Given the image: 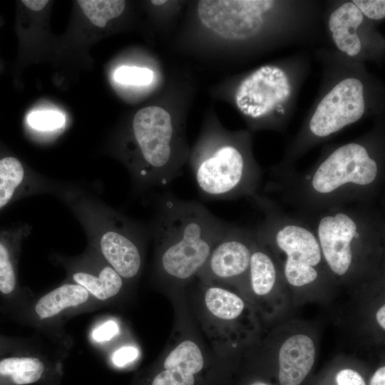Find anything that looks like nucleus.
Listing matches in <instances>:
<instances>
[{"label":"nucleus","instance_id":"obj_14","mask_svg":"<svg viewBox=\"0 0 385 385\" xmlns=\"http://www.w3.org/2000/svg\"><path fill=\"white\" fill-rule=\"evenodd\" d=\"M88 292L77 284H63L41 297L35 305L36 315L41 319L53 317L63 310L86 303Z\"/></svg>","mask_w":385,"mask_h":385},{"label":"nucleus","instance_id":"obj_25","mask_svg":"<svg viewBox=\"0 0 385 385\" xmlns=\"http://www.w3.org/2000/svg\"><path fill=\"white\" fill-rule=\"evenodd\" d=\"M119 331L118 325L113 320H109L98 327L93 332V338L98 342L108 341L114 337Z\"/></svg>","mask_w":385,"mask_h":385},{"label":"nucleus","instance_id":"obj_21","mask_svg":"<svg viewBox=\"0 0 385 385\" xmlns=\"http://www.w3.org/2000/svg\"><path fill=\"white\" fill-rule=\"evenodd\" d=\"M113 77L120 83L144 86L152 83L154 73L148 68L122 66L115 71Z\"/></svg>","mask_w":385,"mask_h":385},{"label":"nucleus","instance_id":"obj_23","mask_svg":"<svg viewBox=\"0 0 385 385\" xmlns=\"http://www.w3.org/2000/svg\"><path fill=\"white\" fill-rule=\"evenodd\" d=\"M354 4L363 15L374 19H382L385 16V1L384 0H354Z\"/></svg>","mask_w":385,"mask_h":385},{"label":"nucleus","instance_id":"obj_2","mask_svg":"<svg viewBox=\"0 0 385 385\" xmlns=\"http://www.w3.org/2000/svg\"><path fill=\"white\" fill-rule=\"evenodd\" d=\"M230 225L197 201L183 200L171 192L161 195L148 231L159 252L162 274L178 281L192 277Z\"/></svg>","mask_w":385,"mask_h":385},{"label":"nucleus","instance_id":"obj_1","mask_svg":"<svg viewBox=\"0 0 385 385\" xmlns=\"http://www.w3.org/2000/svg\"><path fill=\"white\" fill-rule=\"evenodd\" d=\"M270 185L300 215L376 202L382 193L384 168L359 143L341 145L304 173L287 172Z\"/></svg>","mask_w":385,"mask_h":385},{"label":"nucleus","instance_id":"obj_3","mask_svg":"<svg viewBox=\"0 0 385 385\" xmlns=\"http://www.w3.org/2000/svg\"><path fill=\"white\" fill-rule=\"evenodd\" d=\"M300 215L314 231L329 270L339 277L349 272L357 252L377 250L384 238V210L377 202Z\"/></svg>","mask_w":385,"mask_h":385},{"label":"nucleus","instance_id":"obj_19","mask_svg":"<svg viewBox=\"0 0 385 385\" xmlns=\"http://www.w3.org/2000/svg\"><path fill=\"white\" fill-rule=\"evenodd\" d=\"M25 176L24 167L19 159L13 156L0 158V210L14 199Z\"/></svg>","mask_w":385,"mask_h":385},{"label":"nucleus","instance_id":"obj_12","mask_svg":"<svg viewBox=\"0 0 385 385\" xmlns=\"http://www.w3.org/2000/svg\"><path fill=\"white\" fill-rule=\"evenodd\" d=\"M363 21V14L352 2L337 8L330 16L329 30L339 50L350 56L357 55L361 50V41L356 29Z\"/></svg>","mask_w":385,"mask_h":385},{"label":"nucleus","instance_id":"obj_15","mask_svg":"<svg viewBox=\"0 0 385 385\" xmlns=\"http://www.w3.org/2000/svg\"><path fill=\"white\" fill-rule=\"evenodd\" d=\"M21 230L12 228L0 230V293L11 295L17 285L16 252Z\"/></svg>","mask_w":385,"mask_h":385},{"label":"nucleus","instance_id":"obj_20","mask_svg":"<svg viewBox=\"0 0 385 385\" xmlns=\"http://www.w3.org/2000/svg\"><path fill=\"white\" fill-rule=\"evenodd\" d=\"M77 3L91 22L101 28L119 16L125 6V1L120 0H78Z\"/></svg>","mask_w":385,"mask_h":385},{"label":"nucleus","instance_id":"obj_4","mask_svg":"<svg viewBox=\"0 0 385 385\" xmlns=\"http://www.w3.org/2000/svg\"><path fill=\"white\" fill-rule=\"evenodd\" d=\"M132 130L139 160L132 177L140 190L169 185L181 175L183 162L175 155V130L170 115L158 106H148L135 115Z\"/></svg>","mask_w":385,"mask_h":385},{"label":"nucleus","instance_id":"obj_7","mask_svg":"<svg viewBox=\"0 0 385 385\" xmlns=\"http://www.w3.org/2000/svg\"><path fill=\"white\" fill-rule=\"evenodd\" d=\"M364 109L362 83L346 78L320 101L309 121V131L315 137L326 138L359 120Z\"/></svg>","mask_w":385,"mask_h":385},{"label":"nucleus","instance_id":"obj_17","mask_svg":"<svg viewBox=\"0 0 385 385\" xmlns=\"http://www.w3.org/2000/svg\"><path fill=\"white\" fill-rule=\"evenodd\" d=\"M255 237L249 266L250 279L254 292L258 295H265L268 294L275 284L277 270L274 261L270 255L261 248L255 235Z\"/></svg>","mask_w":385,"mask_h":385},{"label":"nucleus","instance_id":"obj_13","mask_svg":"<svg viewBox=\"0 0 385 385\" xmlns=\"http://www.w3.org/2000/svg\"><path fill=\"white\" fill-rule=\"evenodd\" d=\"M45 364L34 356H9L0 359V385H32L43 380Z\"/></svg>","mask_w":385,"mask_h":385},{"label":"nucleus","instance_id":"obj_27","mask_svg":"<svg viewBox=\"0 0 385 385\" xmlns=\"http://www.w3.org/2000/svg\"><path fill=\"white\" fill-rule=\"evenodd\" d=\"M21 2L29 9L38 11L42 10L48 4V1L44 0H24Z\"/></svg>","mask_w":385,"mask_h":385},{"label":"nucleus","instance_id":"obj_6","mask_svg":"<svg viewBox=\"0 0 385 385\" xmlns=\"http://www.w3.org/2000/svg\"><path fill=\"white\" fill-rule=\"evenodd\" d=\"M273 1L202 0L197 13L201 22L216 34L227 39H245L254 36L263 24L262 14Z\"/></svg>","mask_w":385,"mask_h":385},{"label":"nucleus","instance_id":"obj_28","mask_svg":"<svg viewBox=\"0 0 385 385\" xmlns=\"http://www.w3.org/2000/svg\"><path fill=\"white\" fill-rule=\"evenodd\" d=\"M370 385H385L384 366H382L376 371L371 379Z\"/></svg>","mask_w":385,"mask_h":385},{"label":"nucleus","instance_id":"obj_18","mask_svg":"<svg viewBox=\"0 0 385 385\" xmlns=\"http://www.w3.org/2000/svg\"><path fill=\"white\" fill-rule=\"evenodd\" d=\"M205 303L211 314L224 320L236 319L245 307L244 302L240 297L218 287H210L206 290Z\"/></svg>","mask_w":385,"mask_h":385},{"label":"nucleus","instance_id":"obj_26","mask_svg":"<svg viewBox=\"0 0 385 385\" xmlns=\"http://www.w3.org/2000/svg\"><path fill=\"white\" fill-rule=\"evenodd\" d=\"M336 381L338 385H366L362 376L357 371L349 369L338 372Z\"/></svg>","mask_w":385,"mask_h":385},{"label":"nucleus","instance_id":"obj_11","mask_svg":"<svg viewBox=\"0 0 385 385\" xmlns=\"http://www.w3.org/2000/svg\"><path fill=\"white\" fill-rule=\"evenodd\" d=\"M161 371L175 385H194V375L204 366L200 347L190 340L180 342L166 356Z\"/></svg>","mask_w":385,"mask_h":385},{"label":"nucleus","instance_id":"obj_16","mask_svg":"<svg viewBox=\"0 0 385 385\" xmlns=\"http://www.w3.org/2000/svg\"><path fill=\"white\" fill-rule=\"evenodd\" d=\"M73 279L99 300H107L115 296L123 287V278L108 264L96 272L79 271Z\"/></svg>","mask_w":385,"mask_h":385},{"label":"nucleus","instance_id":"obj_30","mask_svg":"<svg viewBox=\"0 0 385 385\" xmlns=\"http://www.w3.org/2000/svg\"><path fill=\"white\" fill-rule=\"evenodd\" d=\"M151 3L154 5H162L165 3V1H151Z\"/></svg>","mask_w":385,"mask_h":385},{"label":"nucleus","instance_id":"obj_10","mask_svg":"<svg viewBox=\"0 0 385 385\" xmlns=\"http://www.w3.org/2000/svg\"><path fill=\"white\" fill-rule=\"evenodd\" d=\"M315 348L307 335L288 338L279 351V380L281 385H299L310 371L314 361Z\"/></svg>","mask_w":385,"mask_h":385},{"label":"nucleus","instance_id":"obj_31","mask_svg":"<svg viewBox=\"0 0 385 385\" xmlns=\"http://www.w3.org/2000/svg\"><path fill=\"white\" fill-rule=\"evenodd\" d=\"M280 70L281 69L278 68L277 67H273L271 73L274 76L275 74L279 73Z\"/></svg>","mask_w":385,"mask_h":385},{"label":"nucleus","instance_id":"obj_29","mask_svg":"<svg viewBox=\"0 0 385 385\" xmlns=\"http://www.w3.org/2000/svg\"><path fill=\"white\" fill-rule=\"evenodd\" d=\"M376 320L380 326L385 329V306L383 305L376 312Z\"/></svg>","mask_w":385,"mask_h":385},{"label":"nucleus","instance_id":"obj_5","mask_svg":"<svg viewBox=\"0 0 385 385\" xmlns=\"http://www.w3.org/2000/svg\"><path fill=\"white\" fill-rule=\"evenodd\" d=\"M203 150L192 162V170L201 195L208 200L251 198L258 192L262 174L243 152L230 143Z\"/></svg>","mask_w":385,"mask_h":385},{"label":"nucleus","instance_id":"obj_9","mask_svg":"<svg viewBox=\"0 0 385 385\" xmlns=\"http://www.w3.org/2000/svg\"><path fill=\"white\" fill-rule=\"evenodd\" d=\"M255 239L253 229L230 225L200 272L217 279H232L245 274L249 271Z\"/></svg>","mask_w":385,"mask_h":385},{"label":"nucleus","instance_id":"obj_8","mask_svg":"<svg viewBox=\"0 0 385 385\" xmlns=\"http://www.w3.org/2000/svg\"><path fill=\"white\" fill-rule=\"evenodd\" d=\"M103 218L98 236L100 251L123 279H132L142 265L140 245L147 230L133 226L113 214Z\"/></svg>","mask_w":385,"mask_h":385},{"label":"nucleus","instance_id":"obj_24","mask_svg":"<svg viewBox=\"0 0 385 385\" xmlns=\"http://www.w3.org/2000/svg\"><path fill=\"white\" fill-rule=\"evenodd\" d=\"M138 350L133 346H125L115 351L112 356L113 364L119 367L133 361L138 356Z\"/></svg>","mask_w":385,"mask_h":385},{"label":"nucleus","instance_id":"obj_22","mask_svg":"<svg viewBox=\"0 0 385 385\" xmlns=\"http://www.w3.org/2000/svg\"><path fill=\"white\" fill-rule=\"evenodd\" d=\"M65 116L57 111H36L27 117L29 125L38 130H52L65 124Z\"/></svg>","mask_w":385,"mask_h":385}]
</instances>
